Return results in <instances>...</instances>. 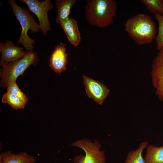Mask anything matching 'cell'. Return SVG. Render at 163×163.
Instances as JSON below:
<instances>
[{
	"instance_id": "11",
	"label": "cell",
	"mask_w": 163,
	"mask_h": 163,
	"mask_svg": "<svg viewBox=\"0 0 163 163\" xmlns=\"http://www.w3.org/2000/svg\"><path fill=\"white\" fill-rule=\"evenodd\" d=\"M60 24L69 42L74 46H78L81 42V34L76 21L69 17Z\"/></svg>"
},
{
	"instance_id": "12",
	"label": "cell",
	"mask_w": 163,
	"mask_h": 163,
	"mask_svg": "<svg viewBox=\"0 0 163 163\" xmlns=\"http://www.w3.org/2000/svg\"><path fill=\"white\" fill-rule=\"evenodd\" d=\"M36 159L25 152L15 154L8 151L0 155V163H35Z\"/></svg>"
},
{
	"instance_id": "15",
	"label": "cell",
	"mask_w": 163,
	"mask_h": 163,
	"mask_svg": "<svg viewBox=\"0 0 163 163\" xmlns=\"http://www.w3.org/2000/svg\"><path fill=\"white\" fill-rule=\"evenodd\" d=\"M148 145L147 141L141 142L137 149L128 153L124 163H146L142 153Z\"/></svg>"
},
{
	"instance_id": "17",
	"label": "cell",
	"mask_w": 163,
	"mask_h": 163,
	"mask_svg": "<svg viewBox=\"0 0 163 163\" xmlns=\"http://www.w3.org/2000/svg\"><path fill=\"white\" fill-rule=\"evenodd\" d=\"M140 1L150 12L154 14H158L163 15V0H141Z\"/></svg>"
},
{
	"instance_id": "5",
	"label": "cell",
	"mask_w": 163,
	"mask_h": 163,
	"mask_svg": "<svg viewBox=\"0 0 163 163\" xmlns=\"http://www.w3.org/2000/svg\"><path fill=\"white\" fill-rule=\"evenodd\" d=\"M82 149L85 155H76L73 160L74 163H105L106 157L104 150H100L101 145L98 140L94 142L87 139L77 140L71 145Z\"/></svg>"
},
{
	"instance_id": "2",
	"label": "cell",
	"mask_w": 163,
	"mask_h": 163,
	"mask_svg": "<svg viewBox=\"0 0 163 163\" xmlns=\"http://www.w3.org/2000/svg\"><path fill=\"white\" fill-rule=\"evenodd\" d=\"M124 27L125 31L138 45L150 43L155 37V24L147 14H137L128 19Z\"/></svg>"
},
{
	"instance_id": "1",
	"label": "cell",
	"mask_w": 163,
	"mask_h": 163,
	"mask_svg": "<svg viewBox=\"0 0 163 163\" xmlns=\"http://www.w3.org/2000/svg\"><path fill=\"white\" fill-rule=\"evenodd\" d=\"M117 10V4L114 0H88L85 14L90 25L105 28L113 24Z\"/></svg>"
},
{
	"instance_id": "7",
	"label": "cell",
	"mask_w": 163,
	"mask_h": 163,
	"mask_svg": "<svg viewBox=\"0 0 163 163\" xmlns=\"http://www.w3.org/2000/svg\"><path fill=\"white\" fill-rule=\"evenodd\" d=\"M83 83L87 95L101 105L109 94V90L104 85L85 75H83Z\"/></svg>"
},
{
	"instance_id": "6",
	"label": "cell",
	"mask_w": 163,
	"mask_h": 163,
	"mask_svg": "<svg viewBox=\"0 0 163 163\" xmlns=\"http://www.w3.org/2000/svg\"><path fill=\"white\" fill-rule=\"evenodd\" d=\"M19 1L27 5L30 11L32 12L37 17L41 31L45 36L51 30L48 12L53 7L50 0H45L40 2L37 0H20Z\"/></svg>"
},
{
	"instance_id": "10",
	"label": "cell",
	"mask_w": 163,
	"mask_h": 163,
	"mask_svg": "<svg viewBox=\"0 0 163 163\" xmlns=\"http://www.w3.org/2000/svg\"><path fill=\"white\" fill-rule=\"evenodd\" d=\"M23 48L15 45L8 40L5 43H0V61L9 63L22 58L26 53Z\"/></svg>"
},
{
	"instance_id": "4",
	"label": "cell",
	"mask_w": 163,
	"mask_h": 163,
	"mask_svg": "<svg viewBox=\"0 0 163 163\" xmlns=\"http://www.w3.org/2000/svg\"><path fill=\"white\" fill-rule=\"evenodd\" d=\"M8 3L11 6L13 14L19 22L22 31L17 41L18 44L23 45L28 51L33 50L35 42L28 37L27 32L31 30L32 33H37L40 29L39 24L30 13V10L18 5L13 0H9Z\"/></svg>"
},
{
	"instance_id": "3",
	"label": "cell",
	"mask_w": 163,
	"mask_h": 163,
	"mask_svg": "<svg viewBox=\"0 0 163 163\" xmlns=\"http://www.w3.org/2000/svg\"><path fill=\"white\" fill-rule=\"evenodd\" d=\"M39 61L37 53L31 50L17 61L9 63L0 61L1 86L7 88L9 84L16 81L17 78L22 75L30 66H35Z\"/></svg>"
},
{
	"instance_id": "13",
	"label": "cell",
	"mask_w": 163,
	"mask_h": 163,
	"mask_svg": "<svg viewBox=\"0 0 163 163\" xmlns=\"http://www.w3.org/2000/svg\"><path fill=\"white\" fill-rule=\"evenodd\" d=\"M75 0H57L55 4L57 8L56 22L60 24L69 18L70 10L75 3Z\"/></svg>"
},
{
	"instance_id": "19",
	"label": "cell",
	"mask_w": 163,
	"mask_h": 163,
	"mask_svg": "<svg viewBox=\"0 0 163 163\" xmlns=\"http://www.w3.org/2000/svg\"><path fill=\"white\" fill-rule=\"evenodd\" d=\"M7 91H9L13 94L18 97L26 104L28 101L26 95L19 88L17 85L16 81L9 84L7 87Z\"/></svg>"
},
{
	"instance_id": "9",
	"label": "cell",
	"mask_w": 163,
	"mask_h": 163,
	"mask_svg": "<svg viewBox=\"0 0 163 163\" xmlns=\"http://www.w3.org/2000/svg\"><path fill=\"white\" fill-rule=\"evenodd\" d=\"M66 46L62 43L57 44L50 57L49 66L56 73L60 74L66 69L68 54L66 52Z\"/></svg>"
},
{
	"instance_id": "8",
	"label": "cell",
	"mask_w": 163,
	"mask_h": 163,
	"mask_svg": "<svg viewBox=\"0 0 163 163\" xmlns=\"http://www.w3.org/2000/svg\"><path fill=\"white\" fill-rule=\"evenodd\" d=\"M152 84L156 95L163 102V47L154 59L152 66Z\"/></svg>"
},
{
	"instance_id": "16",
	"label": "cell",
	"mask_w": 163,
	"mask_h": 163,
	"mask_svg": "<svg viewBox=\"0 0 163 163\" xmlns=\"http://www.w3.org/2000/svg\"><path fill=\"white\" fill-rule=\"evenodd\" d=\"M2 101L3 103L9 104L15 110L24 109L26 105L18 97L9 91H7L3 94Z\"/></svg>"
},
{
	"instance_id": "14",
	"label": "cell",
	"mask_w": 163,
	"mask_h": 163,
	"mask_svg": "<svg viewBox=\"0 0 163 163\" xmlns=\"http://www.w3.org/2000/svg\"><path fill=\"white\" fill-rule=\"evenodd\" d=\"M144 159L146 163H163V145L158 147L148 145Z\"/></svg>"
},
{
	"instance_id": "18",
	"label": "cell",
	"mask_w": 163,
	"mask_h": 163,
	"mask_svg": "<svg viewBox=\"0 0 163 163\" xmlns=\"http://www.w3.org/2000/svg\"><path fill=\"white\" fill-rule=\"evenodd\" d=\"M154 16L158 24V34L155 39L157 49L159 51L163 47V15L156 14H154Z\"/></svg>"
}]
</instances>
